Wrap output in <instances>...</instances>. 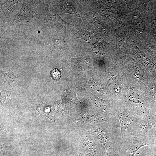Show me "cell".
Listing matches in <instances>:
<instances>
[{"mask_svg":"<svg viewBox=\"0 0 156 156\" xmlns=\"http://www.w3.org/2000/svg\"><path fill=\"white\" fill-rule=\"evenodd\" d=\"M120 127L119 143L131 138L134 127L140 118L130 115L127 111L121 110L118 114Z\"/></svg>","mask_w":156,"mask_h":156,"instance_id":"cell-1","label":"cell"},{"mask_svg":"<svg viewBox=\"0 0 156 156\" xmlns=\"http://www.w3.org/2000/svg\"><path fill=\"white\" fill-rule=\"evenodd\" d=\"M156 138L150 137L148 134L133 136L131 138L132 142L129 148L126 152L121 153L118 156H134L137 151L143 146L156 145Z\"/></svg>","mask_w":156,"mask_h":156,"instance_id":"cell-2","label":"cell"},{"mask_svg":"<svg viewBox=\"0 0 156 156\" xmlns=\"http://www.w3.org/2000/svg\"><path fill=\"white\" fill-rule=\"evenodd\" d=\"M153 128L150 118H140L134 127L131 137L135 135H145Z\"/></svg>","mask_w":156,"mask_h":156,"instance_id":"cell-3","label":"cell"},{"mask_svg":"<svg viewBox=\"0 0 156 156\" xmlns=\"http://www.w3.org/2000/svg\"><path fill=\"white\" fill-rule=\"evenodd\" d=\"M3 81L10 86H13L17 82V77L13 72L8 70L5 73L3 77Z\"/></svg>","mask_w":156,"mask_h":156,"instance_id":"cell-4","label":"cell"},{"mask_svg":"<svg viewBox=\"0 0 156 156\" xmlns=\"http://www.w3.org/2000/svg\"><path fill=\"white\" fill-rule=\"evenodd\" d=\"M32 12L31 10L26 5H23L21 8L19 14V16L21 18H24L29 17Z\"/></svg>","mask_w":156,"mask_h":156,"instance_id":"cell-5","label":"cell"},{"mask_svg":"<svg viewBox=\"0 0 156 156\" xmlns=\"http://www.w3.org/2000/svg\"><path fill=\"white\" fill-rule=\"evenodd\" d=\"M10 92L3 90L1 93V99H3V100H6L8 98H10Z\"/></svg>","mask_w":156,"mask_h":156,"instance_id":"cell-6","label":"cell"},{"mask_svg":"<svg viewBox=\"0 0 156 156\" xmlns=\"http://www.w3.org/2000/svg\"><path fill=\"white\" fill-rule=\"evenodd\" d=\"M51 74L53 78L56 80L59 79L60 76V73L57 69H54L51 72Z\"/></svg>","mask_w":156,"mask_h":156,"instance_id":"cell-7","label":"cell"},{"mask_svg":"<svg viewBox=\"0 0 156 156\" xmlns=\"http://www.w3.org/2000/svg\"><path fill=\"white\" fill-rule=\"evenodd\" d=\"M145 156H156V150H153L148 154Z\"/></svg>","mask_w":156,"mask_h":156,"instance_id":"cell-8","label":"cell"}]
</instances>
